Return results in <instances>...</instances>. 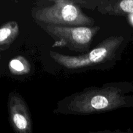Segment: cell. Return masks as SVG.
Instances as JSON below:
<instances>
[{
    "label": "cell",
    "mask_w": 133,
    "mask_h": 133,
    "mask_svg": "<svg viewBox=\"0 0 133 133\" xmlns=\"http://www.w3.org/2000/svg\"><path fill=\"white\" fill-rule=\"evenodd\" d=\"M133 107V83H107L71 94L57 103L53 114L85 116Z\"/></svg>",
    "instance_id": "obj_1"
},
{
    "label": "cell",
    "mask_w": 133,
    "mask_h": 133,
    "mask_svg": "<svg viewBox=\"0 0 133 133\" xmlns=\"http://www.w3.org/2000/svg\"><path fill=\"white\" fill-rule=\"evenodd\" d=\"M124 43L123 36H112L107 38L86 53L67 55L49 51V56L56 63L70 71L108 70L114 67L121 59Z\"/></svg>",
    "instance_id": "obj_2"
},
{
    "label": "cell",
    "mask_w": 133,
    "mask_h": 133,
    "mask_svg": "<svg viewBox=\"0 0 133 133\" xmlns=\"http://www.w3.org/2000/svg\"><path fill=\"white\" fill-rule=\"evenodd\" d=\"M35 23L59 27H93L95 19L86 14L74 0H51L46 5L40 1L31 8Z\"/></svg>",
    "instance_id": "obj_3"
},
{
    "label": "cell",
    "mask_w": 133,
    "mask_h": 133,
    "mask_svg": "<svg viewBox=\"0 0 133 133\" xmlns=\"http://www.w3.org/2000/svg\"><path fill=\"white\" fill-rule=\"evenodd\" d=\"M36 23L54 40L53 47L67 48L70 50L83 54L89 51L95 36L101 29L99 26L59 27Z\"/></svg>",
    "instance_id": "obj_4"
},
{
    "label": "cell",
    "mask_w": 133,
    "mask_h": 133,
    "mask_svg": "<svg viewBox=\"0 0 133 133\" xmlns=\"http://www.w3.org/2000/svg\"><path fill=\"white\" fill-rule=\"evenodd\" d=\"M9 122L14 133H32V120L27 103L20 94L11 92L7 103Z\"/></svg>",
    "instance_id": "obj_5"
},
{
    "label": "cell",
    "mask_w": 133,
    "mask_h": 133,
    "mask_svg": "<svg viewBox=\"0 0 133 133\" xmlns=\"http://www.w3.org/2000/svg\"><path fill=\"white\" fill-rule=\"evenodd\" d=\"M97 10L104 15L126 16L133 14V0H101Z\"/></svg>",
    "instance_id": "obj_6"
},
{
    "label": "cell",
    "mask_w": 133,
    "mask_h": 133,
    "mask_svg": "<svg viewBox=\"0 0 133 133\" xmlns=\"http://www.w3.org/2000/svg\"><path fill=\"white\" fill-rule=\"evenodd\" d=\"M19 34V25L15 21H10L0 27V50L8 49Z\"/></svg>",
    "instance_id": "obj_7"
},
{
    "label": "cell",
    "mask_w": 133,
    "mask_h": 133,
    "mask_svg": "<svg viewBox=\"0 0 133 133\" xmlns=\"http://www.w3.org/2000/svg\"><path fill=\"white\" fill-rule=\"evenodd\" d=\"M9 70L11 74L16 75L28 74L31 71V64L23 57H17L11 60L9 63Z\"/></svg>",
    "instance_id": "obj_8"
},
{
    "label": "cell",
    "mask_w": 133,
    "mask_h": 133,
    "mask_svg": "<svg viewBox=\"0 0 133 133\" xmlns=\"http://www.w3.org/2000/svg\"><path fill=\"white\" fill-rule=\"evenodd\" d=\"M74 3L81 8L94 10L97 9L101 0H74Z\"/></svg>",
    "instance_id": "obj_9"
},
{
    "label": "cell",
    "mask_w": 133,
    "mask_h": 133,
    "mask_svg": "<svg viewBox=\"0 0 133 133\" xmlns=\"http://www.w3.org/2000/svg\"><path fill=\"white\" fill-rule=\"evenodd\" d=\"M88 133H133V131L130 129H127V131H122V130H103V131H89Z\"/></svg>",
    "instance_id": "obj_10"
}]
</instances>
